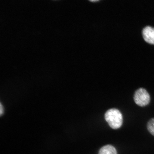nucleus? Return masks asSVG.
<instances>
[{
  "label": "nucleus",
  "mask_w": 154,
  "mask_h": 154,
  "mask_svg": "<svg viewBox=\"0 0 154 154\" xmlns=\"http://www.w3.org/2000/svg\"><path fill=\"white\" fill-rule=\"evenodd\" d=\"M105 118L109 126L113 129H117L122 126L123 116L118 109L113 108L109 109L105 113Z\"/></svg>",
  "instance_id": "nucleus-1"
},
{
  "label": "nucleus",
  "mask_w": 154,
  "mask_h": 154,
  "mask_svg": "<svg viewBox=\"0 0 154 154\" xmlns=\"http://www.w3.org/2000/svg\"><path fill=\"white\" fill-rule=\"evenodd\" d=\"M134 100L137 105L140 107H144L150 103V96L147 90L140 88L135 92Z\"/></svg>",
  "instance_id": "nucleus-2"
},
{
  "label": "nucleus",
  "mask_w": 154,
  "mask_h": 154,
  "mask_svg": "<svg viewBox=\"0 0 154 154\" xmlns=\"http://www.w3.org/2000/svg\"><path fill=\"white\" fill-rule=\"evenodd\" d=\"M142 34L144 40L147 43L154 44V28L147 26L143 29Z\"/></svg>",
  "instance_id": "nucleus-3"
},
{
  "label": "nucleus",
  "mask_w": 154,
  "mask_h": 154,
  "mask_svg": "<svg viewBox=\"0 0 154 154\" xmlns=\"http://www.w3.org/2000/svg\"><path fill=\"white\" fill-rule=\"evenodd\" d=\"M99 154H117V152L113 146L107 145L103 146L100 149Z\"/></svg>",
  "instance_id": "nucleus-4"
},
{
  "label": "nucleus",
  "mask_w": 154,
  "mask_h": 154,
  "mask_svg": "<svg viewBox=\"0 0 154 154\" xmlns=\"http://www.w3.org/2000/svg\"><path fill=\"white\" fill-rule=\"evenodd\" d=\"M147 128L150 133L154 136V118H152L149 121Z\"/></svg>",
  "instance_id": "nucleus-5"
},
{
  "label": "nucleus",
  "mask_w": 154,
  "mask_h": 154,
  "mask_svg": "<svg viewBox=\"0 0 154 154\" xmlns=\"http://www.w3.org/2000/svg\"><path fill=\"white\" fill-rule=\"evenodd\" d=\"M4 112V109L3 107L1 105V115L3 114Z\"/></svg>",
  "instance_id": "nucleus-6"
}]
</instances>
